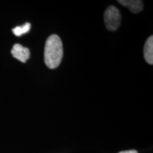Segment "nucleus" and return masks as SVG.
Segmentation results:
<instances>
[{
    "mask_svg": "<svg viewBox=\"0 0 153 153\" xmlns=\"http://www.w3.org/2000/svg\"><path fill=\"white\" fill-rule=\"evenodd\" d=\"M11 53L14 58L24 63L26 62L30 57L29 49L18 43L14 45L11 51Z\"/></svg>",
    "mask_w": 153,
    "mask_h": 153,
    "instance_id": "obj_3",
    "label": "nucleus"
},
{
    "mask_svg": "<svg viewBox=\"0 0 153 153\" xmlns=\"http://www.w3.org/2000/svg\"><path fill=\"white\" fill-rule=\"evenodd\" d=\"M118 3L128 7L132 13L137 14L143 9V2L140 0H118Z\"/></svg>",
    "mask_w": 153,
    "mask_h": 153,
    "instance_id": "obj_4",
    "label": "nucleus"
},
{
    "mask_svg": "<svg viewBox=\"0 0 153 153\" xmlns=\"http://www.w3.org/2000/svg\"><path fill=\"white\" fill-rule=\"evenodd\" d=\"M144 58L150 65L153 64V36H150L147 39L144 45Z\"/></svg>",
    "mask_w": 153,
    "mask_h": 153,
    "instance_id": "obj_5",
    "label": "nucleus"
},
{
    "mask_svg": "<svg viewBox=\"0 0 153 153\" xmlns=\"http://www.w3.org/2000/svg\"><path fill=\"white\" fill-rule=\"evenodd\" d=\"M104 24L110 31H115L119 28L121 23V14L120 11L114 6H109L105 11Z\"/></svg>",
    "mask_w": 153,
    "mask_h": 153,
    "instance_id": "obj_2",
    "label": "nucleus"
},
{
    "mask_svg": "<svg viewBox=\"0 0 153 153\" xmlns=\"http://www.w3.org/2000/svg\"><path fill=\"white\" fill-rule=\"evenodd\" d=\"M30 27H31V25L30 23H26L22 26H16V28H13L12 32L16 36H21L23 34L28 33L30 29Z\"/></svg>",
    "mask_w": 153,
    "mask_h": 153,
    "instance_id": "obj_6",
    "label": "nucleus"
},
{
    "mask_svg": "<svg viewBox=\"0 0 153 153\" xmlns=\"http://www.w3.org/2000/svg\"><path fill=\"white\" fill-rule=\"evenodd\" d=\"M63 46L60 38L53 34L47 38L44 49V62L49 69H55L61 63Z\"/></svg>",
    "mask_w": 153,
    "mask_h": 153,
    "instance_id": "obj_1",
    "label": "nucleus"
},
{
    "mask_svg": "<svg viewBox=\"0 0 153 153\" xmlns=\"http://www.w3.org/2000/svg\"><path fill=\"white\" fill-rule=\"evenodd\" d=\"M118 153H138L137 150H125V151H121V152Z\"/></svg>",
    "mask_w": 153,
    "mask_h": 153,
    "instance_id": "obj_7",
    "label": "nucleus"
}]
</instances>
